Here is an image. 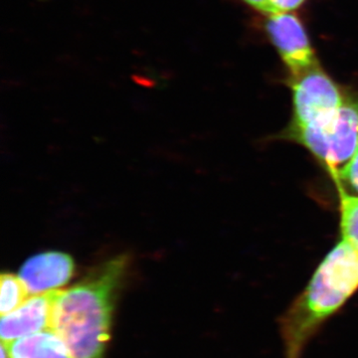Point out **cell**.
<instances>
[{"label": "cell", "mask_w": 358, "mask_h": 358, "mask_svg": "<svg viewBox=\"0 0 358 358\" xmlns=\"http://www.w3.org/2000/svg\"><path fill=\"white\" fill-rule=\"evenodd\" d=\"M126 266V257H115L72 288L58 289L50 329L62 339L71 358H103L114 299Z\"/></svg>", "instance_id": "cell-1"}, {"label": "cell", "mask_w": 358, "mask_h": 358, "mask_svg": "<svg viewBox=\"0 0 358 358\" xmlns=\"http://www.w3.org/2000/svg\"><path fill=\"white\" fill-rule=\"evenodd\" d=\"M244 1L261 13L270 14V15L279 13L271 0H244Z\"/></svg>", "instance_id": "cell-13"}, {"label": "cell", "mask_w": 358, "mask_h": 358, "mask_svg": "<svg viewBox=\"0 0 358 358\" xmlns=\"http://www.w3.org/2000/svg\"><path fill=\"white\" fill-rule=\"evenodd\" d=\"M0 282H1L0 313L2 317L20 308L30 296L20 277H16L10 273H3L0 278Z\"/></svg>", "instance_id": "cell-10"}, {"label": "cell", "mask_w": 358, "mask_h": 358, "mask_svg": "<svg viewBox=\"0 0 358 358\" xmlns=\"http://www.w3.org/2000/svg\"><path fill=\"white\" fill-rule=\"evenodd\" d=\"M1 357L2 358H11L10 355H9L8 352H7L6 346L2 343L1 345Z\"/></svg>", "instance_id": "cell-14"}, {"label": "cell", "mask_w": 358, "mask_h": 358, "mask_svg": "<svg viewBox=\"0 0 358 358\" xmlns=\"http://www.w3.org/2000/svg\"><path fill=\"white\" fill-rule=\"evenodd\" d=\"M74 270L72 257L63 252L49 251L26 260L21 266L18 277L31 296L65 286L74 274Z\"/></svg>", "instance_id": "cell-6"}, {"label": "cell", "mask_w": 358, "mask_h": 358, "mask_svg": "<svg viewBox=\"0 0 358 358\" xmlns=\"http://www.w3.org/2000/svg\"><path fill=\"white\" fill-rule=\"evenodd\" d=\"M4 345L11 358H71L62 339L50 329Z\"/></svg>", "instance_id": "cell-8"}, {"label": "cell", "mask_w": 358, "mask_h": 358, "mask_svg": "<svg viewBox=\"0 0 358 358\" xmlns=\"http://www.w3.org/2000/svg\"><path fill=\"white\" fill-rule=\"evenodd\" d=\"M334 179L348 181L353 189L358 193V148L352 160Z\"/></svg>", "instance_id": "cell-11"}, {"label": "cell", "mask_w": 358, "mask_h": 358, "mask_svg": "<svg viewBox=\"0 0 358 358\" xmlns=\"http://www.w3.org/2000/svg\"><path fill=\"white\" fill-rule=\"evenodd\" d=\"M341 199V233L343 240L358 250V196L348 194L338 185Z\"/></svg>", "instance_id": "cell-9"}, {"label": "cell", "mask_w": 358, "mask_h": 358, "mask_svg": "<svg viewBox=\"0 0 358 358\" xmlns=\"http://www.w3.org/2000/svg\"><path fill=\"white\" fill-rule=\"evenodd\" d=\"M267 30L291 76H296L319 65L300 20L288 13L272 14Z\"/></svg>", "instance_id": "cell-5"}, {"label": "cell", "mask_w": 358, "mask_h": 358, "mask_svg": "<svg viewBox=\"0 0 358 358\" xmlns=\"http://www.w3.org/2000/svg\"><path fill=\"white\" fill-rule=\"evenodd\" d=\"M291 136L336 178L358 148L357 101L346 96L338 110L303 128L292 129Z\"/></svg>", "instance_id": "cell-3"}, {"label": "cell", "mask_w": 358, "mask_h": 358, "mask_svg": "<svg viewBox=\"0 0 358 358\" xmlns=\"http://www.w3.org/2000/svg\"><path fill=\"white\" fill-rule=\"evenodd\" d=\"M305 0H271L278 13H288L298 8Z\"/></svg>", "instance_id": "cell-12"}, {"label": "cell", "mask_w": 358, "mask_h": 358, "mask_svg": "<svg viewBox=\"0 0 358 358\" xmlns=\"http://www.w3.org/2000/svg\"><path fill=\"white\" fill-rule=\"evenodd\" d=\"M358 289V250L345 240L329 254L279 320L285 358H301L313 336Z\"/></svg>", "instance_id": "cell-2"}, {"label": "cell", "mask_w": 358, "mask_h": 358, "mask_svg": "<svg viewBox=\"0 0 358 358\" xmlns=\"http://www.w3.org/2000/svg\"><path fill=\"white\" fill-rule=\"evenodd\" d=\"M57 291L29 296L20 308L2 315L0 324L2 343L9 345L16 339L50 329L52 308Z\"/></svg>", "instance_id": "cell-7"}, {"label": "cell", "mask_w": 358, "mask_h": 358, "mask_svg": "<svg viewBox=\"0 0 358 358\" xmlns=\"http://www.w3.org/2000/svg\"><path fill=\"white\" fill-rule=\"evenodd\" d=\"M289 80L294 100L292 129L303 128L331 114L345 101L341 90L320 65Z\"/></svg>", "instance_id": "cell-4"}]
</instances>
